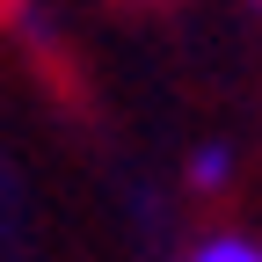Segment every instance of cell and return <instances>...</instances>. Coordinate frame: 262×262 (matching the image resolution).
I'll list each match as a JSON object with an SVG mask.
<instances>
[{"label": "cell", "mask_w": 262, "mask_h": 262, "mask_svg": "<svg viewBox=\"0 0 262 262\" xmlns=\"http://www.w3.org/2000/svg\"><path fill=\"white\" fill-rule=\"evenodd\" d=\"M182 262H262V241H248V233H204Z\"/></svg>", "instance_id": "obj_1"}, {"label": "cell", "mask_w": 262, "mask_h": 262, "mask_svg": "<svg viewBox=\"0 0 262 262\" xmlns=\"http://www.w3.org/2000/svg\"><path fill=\"white\" fill-rule=\"evenodd\" d=\"M189 182L196 189H226L233 182V146H196L189 153Z\"/></svg>", "instance_id": "obj_2"}, {"label": "cell", "mask_w": 262, "mask_h": 262, "mask_svg": "<svg viewBox=\"0 0 262 262\" xmlns=\"http://www.w3.org/2000/svg\"><path fill=\"white\" fill-rule=\"evenodd\" d=\"M255 8H262V0H255Z\"/></svg>", "instance_id": "obj_3"}]
</instances>
